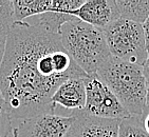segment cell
Listing matches in <instances>:
<instances>
[{
  "label": "cell",
  "mask_w": 149,
  "mask_h": 137,
  "mask_svg": "<svg viewBox=\"0 0 149 137\" xmlns=\"http://www.w3.org/2000/svg\"><path fill=\"white\" fill-rule=\"evenodd\" d=\"M72 115L74 121L65 137H118L122 120L96 117L84 110L72 111Z\"/></svg>",
  "instance_id": "7"
},
{
  "label": "cell",
  "mask_w": 149,
  "mask_h": 137,
  "mask_svg": "<svg viewBox=\"0 0 149 137\" xmlns=\"http://www.w3.org/2000/svg\"><path fill=\"white\" fill-rule=\"evenodd\" d=\"M143 26V31H144V35H145V41H146V49L148 52L149 55V17L147 18V20L142 24Z\"/></svg>",
  "instance_id": "15"
},
{
  "label": "cell",
  "mask_w": 149,
  "mask_h": 137,
  "mask_svg": "<svg viewBox=\"0 0 149 137\" xmlns=\"http://www.w3.org/2000/svg\"><path fill=\"white\" fill-rule=\"evenodd\" d=\"M86 76L63 49L59 32L39 21L13 23L0 66V92L12 121L55 113L51 98L58 86Z\"/></svg>",
  "instance_id": "1"
},
{
  "label": "cell",
  "mask_w": 149,
  "mask_h": 137,
  "mask_svg": "<svg viewBox=\"0 0 149 137\" xmlns=\"http://www.w3.org/2000/svg\"><path fill=\"white\" fill-rule=\"evenodd\" d=\"M13 4V19L14 22H22L24 19L32 16H40L45 13L54 12L56 8V1L51 0H33L12 1Z\"/></svg>",
  "instance_id": "10"
},
{
  "label": "cell",
  "mask_w": 149,
  "mask_h": 137,
  "mask_svg": "<svg viewBox=\"0 0 149 137\" xmlns=\"http://www.w3.org/2000/svg\"><path fill=\"white\" fill-rule=\"evenodd\" d=\"M85 77H75L66 80L55 91L51 98L55 107L61 106L68 110H83L86 106Z\"/></svg>",
  "instance_id": "9"
},
{
  "label": "cell",
  "mask_w": 149,
  "mask_h": 137,
  "mask_svg": "<svg viewBox=\"0 0 149 137\" xmlns=\"http://www.w3.org/2000/svg\"><path fill=\"white\" fill-rule=\"evenodd\" d=\"M96 75L131 116L142 118L148 86L143 66L111 56Z\"/></svg>",
  "instance_id": "3"
},
{
  "label": "cell",
  "mask_w": 149,
  "mask_h": 137,
  "mask_svg": "<svg viewBox=\"0 0 149 137\" xmlns=\"http://www.w3.org/2000/svg\"><path fill=\"white\" fill-rule=\"evenodd\" d=\"M143 72H144V75H145V78H146L147 84H149V55L147 60L143 64Z\"/></svg>",
  "instance_id": "16"
},
{
  "label": "cell",
  "mask_w": 149,
  "mask_h": 137,
  "mask_svg": "<svg viewBox=\"0 0 149 137\" xmlns=\"http://www.w3.org/2000/svg\"><path fill=\"white\" fill-rule=\"evenodd\" d=\"M13 132V125L6 100L0 92V137H9Z\"/></svg>",
  "instance_id": "14"
},
{
  "label": "cell",
  "mask_w": 149,
  "mask_h": 137,
  "mask_svg": "<svg viewBox=\"0 0 149 137\" xmlns=\"http://www.w3.org/2000/svg\"><path fill=\"white\" fill-rule=\"evenodd\" d=\"M141 120H142V123H143V127H144V129H145V131L149 134V113L146 115H144L143 117L141 118Z\"/></svg>",
  "instance_id": "17"
},
{
  "label": "cell",
  "mask_w": 149,
  "mask_h": 137,
  "mask_svg": "<svg viewBox=\"0 0 149 137\" xmlns=\"http://www.w3.org/2000/svg\"><path fill=\"white\" fill-rule=\"evenodd\" d=\"M74 116H60L55 113H41L20 121L13 129V137H65Z\"/></svg>",
  "instance_id": "6"
},
{
  "label": "cell",
  "mask_w": 149,
  "mask_h": 137,
  "mask_svg": "<svg viewBox=\"0 0 149 137\" xmlns=\"http://www.w3.org/2000/svg\"><path fill=\"white\" fill-rule=\"evenodd\" d=\"M120 17L143 24L149 17V0H115Z\"/></svg>",
  "instance_id": "11"
},
{
  "label": "cell",
  "mask_w": 149,
  "mask_h": 137,
  "mask_svg": "<svg viewBox=\"0 0 149 137\" xmlns=\"http://www.w3.org/2000/svg\"><path fill=\"white\" fill-rule=\"evenodd\" d=\"M68 15L102 30L103 32L110 24L120 18L115 0L85 1L78 9L68 13Z\"/></svg>",
  "instance_id": "8"
},
{
  "label": "cell",
  "mask_w": 149,
  "mask_h": 137,
  "mask_svg": "<svg viewBox=\"0 0 149 137\" xmlns=\"http://www.w3.org/2000/svg\"><path fill=\"white\" fill-rule=\"evenodd\" d=\"M14 23L12 1L0 0V66L6 53L10 31Z\"/></svg>",
  "instance_id": "12"
},
{
  "label": "cell",
  "mask_w": 149,
  "mask_h": 137,
  "mask_svg": "<svg viewBox=\"0 0 149 137\" xmlns=\"http://www.w3.org/2000/svg\"><path fill=\"white\" fill-rule=\"evenodd\" d=\"M104 34L112 57L143 66L148 52L142 24L120 18L110 24Z\"/></svg>",
  "instance_id": "4"
},
{
  "label": "cell",
  "mask_w": 149,
  "mask_h": 137,
  "mask_svg": "<svg viewBox=\"0 0 149 137\" xmlns=\"http://www.w3.org/2000/svg\"><path fill=\"white\" fill-rule=\"evenodd\" d=\"M84 80L86 86V106L84 111L107 119L124 120L131 117L129 112L97 75H87Z\"/></svg>",
  "instance_id": "5"
},
{
  "label": "cell",
  "mask_w": 149,
  "mask_h": 137,
  "mask_svg": "<svg viewBox=\"0 0 149 137\" xmlns=\"http://www.w3.org/2000/svg\"><path fill=\"white\" fill-rule=\"evenodd\" d=\"M118 137H149V134L145 131L141 118L131 116L120 121Z\"/></svg>",
  "instance_id": "13"
},
{
  "label": "cell",
  "mask_w": 149,
  "mask_h": 137,
  "mask_svg": "<svg viewBox=\"0 0 149 137\" xmlns=\"http://www.w3.org/2000/svg\"><path fill=\"white\" fill-rule=\"evenodd\" d=\"M149 113V84L147 86V95H146V104H145V109H144L143 116ZM142 116V117H143Z\"/></svg>",
  "instance_id": "18"
},
{
  "label": "cell",
  "mask_w": 149,
  "mask_h": 137,
  "mask_svg": "<svg viewBox=\"0 0 149 137\" xmlns=\"http://www.w3.org/2000/svg\"><path fill=\"white\" fill-rule=\"evenodd\" d=\"M59 34L63 49L87 75H96L111 58L104 32L77 18L63 23Z\"/></svg>",
  "instance_id": "2"
}]
</instances>
